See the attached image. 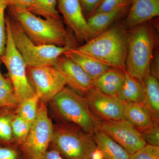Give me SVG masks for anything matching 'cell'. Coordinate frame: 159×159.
<instances>
[{
    "label": "cell",
    "mask_w": 159,
    "mask_h": 159,
    "mask_svg": "<svg viewBox=\"0 0 159 159\" xmlns=\"http://www.w3.org/2000/svg\"><path fill=\"white\" fill-rule=\"evenodd\" d=\"M0 159H23L20 148L11 146L0 147Z\"/></svg>",
    "instance_id": "4dcf8cb0"
},
{
    "label": "cell",
    "mask_w": 159,
    "mask_h": 159,
    "mask_svg": "<svg viewBox=\"0 0 159 159\" xmlns=\"http://www.w3.org/2000/svg\"><path fill=\"white\" fill-rule=\"evenodd\" d=\"M64 20L80 41H88L89 35L87 19L80 0H57Z\"/></svg>",
    "instance_id": "4fadbf2b"
},
{
    "label": "cell",
    "mask_w": 159,
    "mask_h": 159,
    "mask_svg": "<svg viewBox=\"0 0 159 159\" xmlns=\"http://www.w3.org/2000/svg\"><path fill=\"white\" fill-rule=\"evenodd\" d=\"M128 7H122L107 12L90 16L87 20L89 40L110 28L112 24L125 13Z\"/></svg>",
    "instance_id": "e0dca14e"
},
{
    "label": "cell",
    "mask_w": 159,
    "mask_h": 159,
    "mask_svg": "<svg viewBox=\"0 0 159 159\" xmlns=\"http://www.w3.org/2000/svg\"><path fill=\"white\" fill-rule=\"evenodd\" d=\"M131 2V0H102L90 16L99 12L112 11L120 7H128L130 6Z\"/></svg>",
    "instance_id": "4316f807"
},
{
    "label": "cell",
    "mask_w": 159,
    "mask_h": 159,
    "mask_svg": "<svg viewBox=\"0 0 159 159\" xmlns=\"http://www.w3.org/2000/svg\"><path fill=\"white\" fill-rule=\"evenodd\" d=\"M0 61V109L5 107L16 108L19 101L9 77L2 73Z\"/></svg>",
    "instance_id": "603a6c76"
},
{
    "label": "cell",
    "mask_w": 159,
    "mask_h": 159,
    "mask_svg": "<svg viewBox=\"0 0 159 159\" xmlns=\"http://www.w3.org/2000/svg\"><path fill=\"white\" fill-rule=\"evenodd\" d=\"M102 1V0H80L84 13H87L89 16Z\"/></svg>",
    "instance_id": "d6a6232c"
},
{
    "label": "cell",
    "mask_w": 159,
    "mask_h": 159,
    "mask_svg": "<svg viewBox=\"0 0 159 159\" xmlns=\"http://www.w3.org/2000/svg\"><path fill=\"white\" fill-rule=\"evenodd\" d=\"M7 6L5 0H0V56L5 50L6 41V13Z\"/></svg>",
    "instance_id": "83f0119b"
},
{
    "label": "cell",
    "mask_w": 159,
    "mask_h": 159,
    "mask_svg": "<svg viewBox=\"0 0 159 159\" xmlns=\"http://www.w3.org/2000/svg\"><path fill=\"white\" fill-rule=\"evenodd\" d=\"M39 98L35 95L19 102L16 108V114L27 122L32 123L37 117Z\"/></svg>",
    "instance_id": "cb8c5ba5"
},
{
    "label": "cell",
    "mask_w": 159,
    "mask_h": 159,
    "mask_svg": "<svg viewBox=\"0 0 159 159\" xmlns=\"http://www.w3.org/2000/svg\"><path fill=\"white\" fill-rule=\"evenodd\" d=\"M125 78V70L110 67L93 81V86L103 93L117 97L123 87Z\"/></svg>",
    "instance_id": "2e32d148"
},
{
    "label": "cell",
    "mask_w": 159,
    "mask_h": 159,
    "mask_svg": "<svg viewBox=\"0 0 159 159\" xmlns=\"http://www.w3.org/2000/svg\"><path fill=\"white\" fill-rule=\"evenodd\" d=\"M123 117L141 132L159 124L145 104L140 102L124 103Z\"/></svg>",
    "instance_id": "9a60e30c"
},
{
    "label": "cell",
    "mask_w": 159,
    "mask_h": 159,
    "mask_svg": "<svg viewBox=\"0 0 159 159\" xmlns=\"http://www.w3.org/2000/svg\"><path fill=\"white\" fill-rule=\"evenodd\" d=\"M12 39L27 66H54L58 57L74 48L68 45H39L28 37L19 24L7 13Z\"/></svg>",
    "instance_id": "8992f818"
},
{
    "label": "cell",
    "mask_w": 159,
    "mask_h": 159,
    "mask_svg": "<svg viewBox=\"0 0 159 159\" xmlns=\"http://www.w3.org/2000/svg\"><path fill=\"white\" fill-rule=\"evenodd\" d=\"M64 54L77 64L93 81L110 68L80 53L75 48L67 51Z\"/></svg>",
    "instance_id": "d6986e66"
},
{
    "label": "cell",
    "mask_w": 159,
    "mask_h": 159,
    "mask_svg": "<svg viewBox=\"0 0 159 159\" xmlns=\"http://www.w3.org/2000/svg\"><path fill=\"white\" fill-rule=\"evenodd\" d=\"M154 46L153 33L147 22L132 29L127 35L125 71L141 82L150 73Z\"/></svg>",
    "instance_id": "277c9868"
},
{
    "label": "cell",
    "mask_w": 159,
    "mask_h": 159,
    "mask_svg": "<svg viewBox=\"0 0 159 159\" xmlns=\"http://www.w3.org/2000/svg\"><path fill=\"white\" fill-rule=\"evenodd\" d=\"M54 66L59 71L66 85L84 97L93 86V80L77 64L65 55L58 57Z\"/></svg>",
    "instance_id": "7c38bea8"
},
{
    "label": "cell",
    "mask_w": 159,
    "mask_h": 159,
    "mask_svg": "<svg viewBox=\"0 0 159 159\" xmlns=\"http://www.w3.org/2000/svg\"><path fill=\"white\" fill-rule=\"evenodd\" d=\"M57 6V0H35L31 12L43 18L61 20Z\"/></svg>",
    "instance_id": "d4e9b609"
},
{
    "label": "cell",
    "mask_w": 159,
    "mask_h": 159,
    "mask_svg": "<svg viewBox=\"0 0 159 159\" xmlns=\"http://www.w3.org/2000/svg\"><path fill=\"white\" fill-rule=\"evenodd\" d=\"M93 137L102 159H129V154L103 131L99 129Z\"/></svg>",
    "instance_id": "ac0fdd59"
},
{
    "label": "cell",
    "mask_w": 159,
    "mask_h": 159,
    "mask_svg": "<svg viewBox=\"0 0 159 159\" xmlns=\"http://www.w3.org/2000/svg\"><path fill=\"white\" fill-rule=\"evenodd\" d=\"M49 102L64 122L92 135L99 128L101 121L91 110L84 97L70 88L65 87Z\"/></svg>",
    "instance_id": "3957f363"
},
{
    "label": "cell",
    "mask_w": 159,
    "mask_h": 159,
    "mask_svg": "<svg viewBox=\"0 0 159 159\" xmlns=\"http://www.w3.org/2000/svg\"><path fill=\"white\" fill-rule=\"evenodd\" d=\"M39 159H64L54 149H48Z\"/></svg>",
    "instance_id": "836d02e7"
},
{
    "label": "cell",
    "mask_w": 159,
    "mask_h": 159,
    "mask_svg": "<svg viewBox=\"0 0 159 159\" xmlns=\"http://www.w3.org/2000/svg\"><path fill=\"white\" fill-rule=\"evenodd\" d=\"M16 108L5 107L0 109V147L17 146L15 144L11 130V122L16 115Z\"/></svg>",
    "instance_id": "7402d4cb"
},
{
    "label": "cell",
    "mask_w": 159,
    "mask_h": 159,
    "mask_svg": "<svg viewBox=\"0 0 159 159\" xmlns=\"http://www.w3.org/2000/svg\"><path fill=\"white\" fill-rule=\"evenodd\" d=\"M99 129L122 146L130 155L147 145L142 133L125 119L101 121Z\"/></svg>",
    "instance_id": "30bf717a"
},
{
    "label": "cell",
    "mask_w": 159,
    "mask_h": 159,
    "mask_svg": "<svg viewBox=\"0 0 159 159\" xmlns=\"http://www.w3.org/2000/svg\"><path fill=\"white\" fill-rule=\"evenodd\" d=\"M5 2L7 7L12 6L31 11L35 0H5Z\"/></svg>",
    "instance_id": "1f68e13d"
},
{
    "label": "cell",
    "mask_w": 159,
    "mask_h": 159,
    "mask_svg": "<svg viewBox=\"0 0 159 159\" xmlns=\"http://www.w3.org/2000/svg\"><path fill=\"white\" fill-rule=\"evenodd\" d=\"M6 41L5 50L0 56V61L5 66L8 77L13 86L19 102L35 95L27 74V67L22 56L16 47L6 13Z\"/></svg>",
    "instance_id": "52a82bcc"
},
{
    "label": "cell",
    "mask_w": 159,
    "mask_h": 159,
    "mask_svg": "<svg viewBox=\"0 0 159 159\" xmlns=\"http://www.w3.org/2000/svg\"><path fill=\"white\" fill-rule=\"evenodd\" d=\"M7 13L16 20L32 42L39 45L75 46L61 20L45 19L27 10L9 6Z\"/></svg>",
    "instance_id": "6da1fadb"
},
{
    "label": "cell",
    "mask_w": 159,
    "mask_h": 159,
    "mask_svg": "<svg viewBox=\"0 0 159 159\" xmlns=\"http://www.w3.org/2000/svg\"><path fill=\"white\" fill-rule=\"evenodd\" d=\"M142 133L146 144L159 146V124H155L151 128Z\"/></svg>",
    "instance_id": "f546056e"
},
{
    "label": "cell",
    "mask_w": 159,
    "mask_h": 159,
    "mask_svg": "<svg viewBox=\"0 0 159 159\" xmlns=\"http://www.w3.org/2000/svg\"><path fill=\"white\" fill-rule=\"evenodd\" d=\"M96 153H95V154H94L93 157V158H92V159H102V157H101V155H100V154L99 153V157H97V155H96Z\"/></svg>",
    "instance_id": "e575fe53"
},
{
    "label": "cell",
    "mask_w": 159,
    "mask_h": 159,
    "mask_svg": "<svg viewBox=\"0 0 159 159\" xmlns=\"http://www.w3.org/2000/svg\"><path fill=\"white\" fill-rule=\"evenodd\" d=\"M130 6L125 20L128 29H134L159 16V0H131Z\"/></svg>",
    "instance_id": "5bb4252c"
},
{
    "label": "cell",
    "mask_w": 159,
    "mask_h": 159,
    "mask_svg": "<svg viewBox=\"0 0 159 159\" xmlns=\"http://www.w3.org/2000/svg\"><path fill=\"white\" fill-rule=\"evenodd\" d=\"M32 124L16 114L15 115L11 122V130L15 144L18 147H20L25 141Z\"/></svg>",
    "instance_id": "484cf974"
},
{
    "label": "cell",
    "mask_w": 159,
    "mask_h": 159,
    "mask_svg": "<svg viewBox=\"0 0 159 159\" xmlns=\"http://www.w3.org/2000/svg\"><path fill=\"white\" fill-rule=\"evenodd\" d=\"M75 49L110 67L125 70L127 34L122 26L116 25Z\"/></svg>",
    "instance_id": "7a4b0ae2"
},
{
    "label": "cell",
    "mask_w": 159,
    "mask_h": 159,
    "mask_svg": "<svg viewBox=\"0 0 159 159\" xmlns=\"http://www.w3.org/2000/svg\"><path fill=\"white\" fill-rule=\"evenodd\" d=\"M117 97L124 103L140 102L145 104V94L143 83L125 71L124 84Z\"/></svg>",
    "instance_id": "ffe728a7"
},
{
    "label": "cell",
    "mask_w": 159,
    "mask_h": 159,
    "mask_svg": "<svg viewBox=\"0 0 159 159\" xmlns=\"http://www.w3.org/2000/svg\"><path fill=\"white\" fill-rule=\"evenodd\" d=\"M48 149L56 151L64 159H92L97 150L93 135L64 122L54 125Z\"/></svg>",
    "instance_id": "5b68a950"
},
{
    "label": "cell",
    "mask_w": 159,
    "mask_h": 159,
    "mask_svg": "<svg viewBox=\"0 0 159 159\" xmlns=\"http://www.w3.org/2000/svg\"><path fill=\"white\" fill-rule=\"evenodd\" d=\"M54 124L49 116L47 103L40 102L36 119L29 135L20 146L23 159H39L48 149L54 133Z\"/></svg>",
    "instance_id": "ba28073f"
},
{
    "label": "cell",
    "mask_w": 159,
    "mask_h": 159,
    "mask_svg": "<svg viewBox=\"0 0 159 159\" xmlns=\"http://www.w3.org/2000/svg\"><path fill=\"white\" fill-rule=\"evenodd\" d=\"M30 84L41 102H49L66 86L62 75L54 66H27Z\"/></svg>",
    "instance_id": "9c48e42d"
},
{
    "label": "cell",
    "mask_w": 159,
    "mask_h": 159,
    "mask_svg": "<svg viewBox=\"0 0 159 159\" xmlns=\"http://www.w3.org/2000/svg\"><path fill=\"white\" fill-rule=\"evenodd\" d=\"M145 94V104L157 122L159 120V83L157 77L149 73L143 82Z\"/></svg>",
    "instance_id": "44dd1931"
},
{
    "label": "cell",
    "mask_w": 159,
    "mask_h": 159,
    "mask_svg": "<svg viewBox=\"0 0 159 159\" xmlns=\"http://www.w3.org/2000/svg\"><path fill=\"white\" fill-rule=\"evenodd\" d=\"M129 159H159V146L147 144L142 149L131 155Z\"/></svg>",
    "instance_id": "f1b7e54d"
},
{
    "label": "cell",
    "mask_w": 159,
    "mask_h": 159,
    "mask_svg": "<svg viewBox=\"0 0 159 159\" xmlns=\"http://www.w3.org/2000/svg\"><path fill=\"white\" fill-rule=\"evenodd\" d=\"M84 97L91 110L101 121L123 119L124 103L116 96L107 95L93 87Z\"/></svg>",
    "instance_id": "8fae6325"
}]
</instances>
